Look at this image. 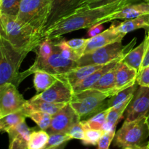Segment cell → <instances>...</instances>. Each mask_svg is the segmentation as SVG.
<instances>
[{
	"mask_svg": "<svg viewBox=\"0 0 149 149\" xmlns=\"http://www.w3.org/2000/svg\"><path fill=\"white\" fill-rule=\"evenodd\" d=\"M132 4L120 2L96 8L80 7L69 15L60 19L52 26L47 29L43 33L44 39H60L66 33L80 29H89L96 24L107 23L110 15Z\"/></svg>",
	"mask_w": 149,
	"mask_h": 149,
	"instance_id": "1",
	"label": "cell"
},
{
	"mask_svg": "<svg viewBox=\"0 0 149 149\" xmlns=\"http://www.w3.org/2000/svg\"><path fill=\"white\" fill-rule=\"evenodd\" d=\"M0 36L22 50H34L44 39L42 34L15 17L0 14Z\"/></svg>",
	"mask_w": 149,
	"mask_h": 149,
	"instance_id": "2",
	"label": "cell"
},
{
	"mask_svg": "<svg viewBox=\"0 0 149 149\" xmlns=\"http://www.w3.org/2000/svg\"><path fill=\"white\" fill-rule=\"evenodd\" d=\"M29 52L15 47L7 39L0 36V85L12 83L17 87L33 73L29 68L23 72L19 69Z\"/></svg>",
	"mask_w": 149,
	"mask_h": 149,
	"instance_id": "3",
	"label": "cell"
},
{
	"mask_svg": "<svg viewBox=\"0 0 149 149\" xmlns=\"http://www.w3.org/2000/svg\"><path fill=\"white\" fill-rule=\"evenodd\" d=\"M148 138L146 116L131 122L125 120L116 132L114 146L124 149H147Z\"/></svg>",
	"mask_w": 149,
	"mask_h": 149,
	"instance_id": "4",
	"label": "cell"
},
{
	"mask_svg": "<svg viewBox=\"0 0 149 149\" xmlns=\"http://www.w3.org/2000/svg\"><path fill=\"white\" fill-rule=\"evenodd\" d=\"M109 98V96L106 93L90 88L73 93L69 103L78 113L81 120H86L108 109Z\"/></svg>",
	"mask_w": 149,
	"mask_h": 149,
	"instance_id": "5",
	"label": "cell"
},
{
	"mask_svg": "<svg viewBox=\"0 0 149 149\" xmlns=\"http://www.w3.org/2000/svg\"><path fill=\"white\" fill-rule=\"evenodd\" d=\"M51 10V0H21L17 18L43 36Z\"/></svg>",
	"mask_w": 149,
	"mask_h": 149,
	"instance_id": "6",
	"label": "cell"
},
{
	"mask_svg": "<svg viewBox=\"0 0 149 149\" xmlns=\"http://www.w3.org/2000/svg\"><path fill=\"white\" fill-rule=\"evenodd\" d=\"M137 39H132L127 45L122 41L109 44L106 46L83 55L77 61V67L87 65H106L122 57H125L136 44Z\"/></svg>",
	"mask_w": 149,
	"mask_h": 149,
	"instance_id": "7",
	"label": "cell"
},
{
	"mask_svg": "<svg viewBox=\"0 0 149 149\" xmlns=\"http://www.w3.org/2000/svg\"><path fill=\"white\" fill-rule=\"evenodd\" d=\"M53 40V52L46 60L36 58L33 65L29 68L32 73L36 70H43L53 74H63L77 67L76 61L63 58L61 53V49Z\"/></svg>",
	"mask_w": 149,
	"mask_h": 149,
	"instance_id": "8",
	"label": "cell"
},
{
	"mask_svg": "<svg viewBox=\"0 0 149 149\" xmlns=\"http://www.w3.org/2000/svg\"><path fill=\"white\" fill-rule=\"evenodd\" d=\"M27 100L12 83L0 85V117L23 110Z\"/></svg>",
	"mask_w": 149,
	"mask_h": 149,
	"instance_id": "9",
	"label": "cell"
},
{
	"mask_svg": "<svg viewBox=\"0 0 149 149\" xmlns=\"http://www.w3.org/2000/svg\"><path fill=\"white\" fill-rule=\"evenodd\" d=\"M81 119L78 113L68 103L52 116L50 126L46 131L49 134L68 133L70 130Z\"/></svg>",
	"mask_w": 149,
	"mask_h": 149,
	"instance_id": "10",
	"label": "cell"
},
{
	"mask_svg": "<svg viewBox=\"0 0 149 149\" xmlns=\"http://www.w3.org/2000/svg\"><path fill=\"white\" fill-rule=\"evenodd\" d=\"M149 113V87L140 86L125 111V121L131 122Z\"/></svg>",
	"mask_w": 149,
	"mask_h": 149,
	"instance_id": "11",
	"label": "cell"
},
{
	"mask_svg": "<svg viewBox=\"0 0 149 149\" xmlns=\"http://www.w3.org/2000/svg\"><path fill=\"white\" fill-rule=\"evenodd\" d=\"M72 95V87L66 81L59 78L52 87L42 93H38L31 99L50 103H69Z\"/></svg>",
	"mask_w": 149,
	"mask_h": 149,
	"instance_id": "12",
	"label": "cell"
},
{
	"mask_svg": "<svg viewBox=\"0 0 149 149\" xmlns=\"http://www.w3.org/2000/svg\"><path fill=\"white\" fill-rule=\"evenodd\" d=\"M125 34L119 33L116 29V25L112 24L108 29L93 37H89L84 55L95 49L106 46L109 44L123 40Z\"/></svg>",
	"mask_w": 149,
	"mask_h": 149,
	"instance_id": "13",
	"label": "cell"
},
{
	"mask_svg": "<svg viewBox=\"0 0 149 149\" xmlns=\"http://www.w3.org/2000/svg\"><path fill=\"white\" fill-rule=\"evenodd\" d=\"M81 1V0H51L50 13L45 30L60 19L74 13L79 7Z\"/></svg>",
	"mask_w": 149,
	"mask_h": 149,
	"instance_id": "14",
	"label": "cell"
},
{
	"mask_svg": "<svg viewBox=\"0 0 149 149\" xmlns=\"http://www.w3.org/2000/svg\"><path fill=\"white\" fill-rule=\"evenodd\" d=\"M35 128H30L26 121L10 129L7 132L9 135V148L10 149H28V143L31 135Z\"/></svg>",
	"mask_w": 149,
	"mask_h": 149,
	"instance_id": "15",
	"label": "cell"
},
{
	"mask_svg": "<svg viewBox=\"0 0 149 149\" xmlns=\"http://www.w3.org/2000/svg\"><path fill=\"white\" fill-rule=\"evenodd\" d=\"M138 72L136 69L120 61L117 64L116 72V87L114 95L137 83Z\"/></svg>",
	"mask_w": 149,
	"mask_h": 149,
	"instance_id": "16",
	"label": "cell"
},
{
	"mask_svg": "<svg viewBox=\"0 0 149 149\" xmlns=\"http://www.w3.org/2000/svg\"><path fill=\"white\" fill-rule=\"evenodd\" d=\"M106 65H87L78 66L65 74H57V75L60 79L66 81L73 88V87L77 83Z\"/></svg>",
	"mask_w": 149,
	"mask_h": 149,
	"instance_id": "17",
	"label": "cell"
},
{
	"mask_svg": "<svg viewBox=\"0 0 149 149\" xmlns=\"http://www.w3.org/2000/svg\"><path fill=\"white\" fill-rule=\"evenodd\" d=\"M147 14H149V3L144 1L140 4H131L110 15L107 18V23L119 19L127 20Z\"/></svg>",
	"mask_w": 149,
	"mask_h": 149,
	"instance_id": "18",
	"label": "cell"
},
{
	"mask_svg": "<svg viewBox=\"0 0 149 149\" xmlns=\"http://www.w3.org/2000/svg\"><path fill=\"white\" fill-rule=\"evenodd\" d=\"M67 103H50L43 100H34L30 99L27 100L23 111L26 116L28 113L32 111L45 112L53 116Z\"/></svg>",
	"mask_w": 149,
	"mask_h": 149,
	"instance_id": "19",
	"label": "cell"
},
{
	"mask_svg": "<svg viewBox=\"0 0 149 149\" xmlns=\"http://www.w3.org/2000/svg\"><path fill=\"white\" fill-rule=\"evenodd\" d=\"M124 57L122 58H119L118 59L115 60V61H112V62L106 64V65H104L103 67H102L100 69L97 70L96 71H95L94 73H93L92 74H90V76H88L87 77H86L85 79H84L83 80H81V81H79V83H77V84L73 87V93H77V92L82 91V90H87V89H90L102 77V76L103 74H106L108 71L111 69V68H113L115 65L118 63L120 61H122Z\"/></svg>",
	"mask_w": 149,
	"mask_h": 149,
	"instance_id": "20",
	"label": "cell"
},
{
	"mask_svg": "<svg viewBox=\"0 0 149 149\" xmlns=\"http://www.w3.org/2000/svg\"><path fill=\"white\" fill-rule=\"evenodd\" d=\"M117 64L108 71L106 74H103L101 78L91 88L106 93L109 97L113 96L114 95V90L116 87V72Z\"/></svg>",
	"mask_w": 149,
	"mask_h": 149,
	"instance_id": "21",
	"label": "cell"
},
{
	"mask_svg": "<svg viewBox=\"0 0 149 149\" xmlns=\"http://www.w3.org/2000/svg\"><path fill=\"white\" fill-rule=\"evenodd\" d=\"M140 29H146V31L149 30V14L127 19L117 26L116 25V29L117 31L125 35L127 33Z\"/></svg>",
	"mask_w": 149,
	"mask_h": 149,
	"instance_id": "22",
	"label": "cell"
},
{
	"mask_svg": "<svg viewBox=\"0 0 149 149\" xmlns=\"http://www.w3.org/2000/svg\"><path fill=\"white\" fill-rule=\"evenodd\" d=\"M58 79L59 78L57 74H51L43 70H36L33 72V87L37 94L49 89Z\"/></svg>",
	"mask_w": 149,
	"mask_h": 149,
	"instance_id": "23",
	"label": "cell"
},
{
	"mask_svg": "<svg viewBox=\"0 0 149 149\" xmlns=\"http://www.w3.org/2000/svg\"><path fill=\"white\" fill-rule=\"evenodd\" d=\"M131 100H127V101L125 102L124 103L119 105V106L110 108L107 119H106V122H105L103 129H102L104 132L116 131V125L122 118L123 114H125V111H126L129 103H130Z\"/></svg>",
	"mask_w": 149,
	"mask_h": 149,
	"instance_id": "24",
	"label": "cell"
},
{
	"mask_svg": "<svg viewBox=\"0 0 149 149\" xmlns=\"http://www.w3.org/2000/svg\"><path fill=\"white\" fill-rule=\"evenodd\" d=\"M144 50L145 44L143 41L141 42V45L135 48H132L129 52H127L123 58L122 61L138 71L143 61Z\"/></svg>",
	"mask_w": 149,
	"mask_h": 149,
	"instance_id": "25",
	"label": "cell"
},
{
	"mask_svg": "<svg viewBox=\"0 0 149 149\" xmlns=\"http://www.w3.org/2000/svg\"><path fill=\"white\" fill-rule=\"evenodd\" d=\"M27 116L23 110L9 113L0 117V130L3 132H7L10 129L26 121Z\"/></svg>",
	"mask_w": 149,
	"mask_h": 149,
	"instance_id": "26",
	"label": "cell"
},
{
	"mask_svg": "<svg viewBox=\"0 0 149 149\" xmlns=\"http://www.w3.org/2000/svg\"><path fill=\"white\" fill-rule=\"evenodd\" d=\"M139 87L138 83H135L134 85L116 93L114 95L111 96L108 99V106L109 108L114 107V106H119L122 104L127 100H131L133 97L134 94L136 92L137 89Z\"/></svg>",
	"mask_w": 149,
	"mask_h": 149,
	"instance_id": "27",
	"label": "cell"
},
{
	"mask_svg": "<svg viewBox=\"0 0 149 149\" xmlns=\"http://www.w3.org/2000/svg\"><path fill=\"white\" fill-rule=\"evenodd\" d=\"M49 138V134L46 130L40 129V130L36 131L35 130L29 138L28 149H45Z\"/></svg>",
	"mask_w": 149,
	"mask_h": 149,
	"instance_id": "28",
	"label": "cell"
},
{
	"mask_svg": "<svg viewBox=\"0 0 149 149\" xmlns=\"http://www.w3.org/2000/svg\"><path fill=\"white\" fill-rule=\"evenodd\" d=\"M110 108L105 109L95 115L90 117V119L82 120L84 122V127L86 129H95V130H102L103 127L107 119Z\"/></svg>",
	"mask_w": 149,
	"mask_h": 149,
	"instance_id": "29",
	"label": "cell"
},
{
	"mask_svg": "<svg viewBox=\"0 0 149 149\" xmlns=\"http://www.w3.org/2000/svg\"><path fill=\"white\" fill-rule=\"evenodd\" d=\"M73 138L68 133H52L49 134V141L45 149H56L64 147L68 141Z\"/></svg>",
	"mask_w": 149,
	"mask_h": 149,
	"instance_id": "30",
	"label": "cell"
},
{
	"mask_svg": "<svg viewBox=\"0 0 149 149\" xmlns=\"http://www.w3.org/2000/svg\"><path fill=\"white\" fill-rule=\"evenodd\" d=\"M27 117L33 120L43 130H47L49 127L52 119V115L42 111L30 112L28 113Z\"/></svg>",
	"mask_w": 149,
	"mask_h": 149,
	"instance_id": "31",
	"label": "cell"
},
{
	"mask_svg": "<svg viewBox=\"0 0 149 149\" xmlns=\"http://www.w3.org/2000/svg\"><path fill=\"white\" fill-rule=\"evenodd\" d=\"M21 0H1L0 1V14L17 17L20 10Z\"/></svg>",
	"mask_w": 149,
	"mask_h": 149,
	"instance_id": "32",
	"label": "cell"
},
{
	"mask_svg": "<svg viewBox=\"0 0 149 149\" xmlns=\"http://www.w3.org/2000/svg\"><path fill=\"white\" fill-rule=\"evenodd\" d=\"M53 40L49 38H45L42 40L36 50V58L39 59L46 60L53 52Z\"/></svg>",
	"mask_w": 149,
	"mask_h": 149,
	"instance_id": "33",
	"label": "cell"
},
{
	"mask_svg": "<svg viewBox=\"0 0 149 149\" xmlns=\"http://www.w3.org/2000/svg\"><path fill=\"white\" fill-rule=\"evenodd\" d=\"M138 1V0H83L80 3L79 8L80 7L96 8V7H103V6L120 2H130L134 4Z\"/></svg>",
	"mask_w": 149,
	"mask_h": 149,
	"instance_id": "34",
	"label": "cell"
},
{
	"mask_svg": "<svg viewBox=\"0 0 149 149\" xmlns=\"http://www.w3.org/2000/svg\"><path fill=\"white\" fill-rule=\"evenodd\" d=\"M104 131L103 130L86 129L84 138L81 143L85 146H97L99 140L100 139Z\"/></svg>",
	"mask_w": 149,
	"mask_h": 149,
	"instance_id": "35",
	"label": "cell"
},
{
	"mask_svg": "<svg viewBox=\"0 0 149 149\" xmlns=\"http://www.w3.org/2000/svg\"><path fill=\"white\" fill-rule=\"evenodd\" d=\"M55 41L56 45L61 49V53L63 58L76 61V62L79 59V56L77 55V52L67 45L66 41L64 40V39L59 40V39H55Z\"/></svg>",
	"mask_w": 149,
	"mask_h": 149,
	"instance_id": "36",
	"label": "cell"
},
{
	"mask_svg": "<svg viewBox=\"0 0 149 149\" xmlns=\"http://www.w3.org/2000/svg\"><path fill=\"white\" fill-rule=\"evenodd\" d=\"M89 38L87 39H73L71 40L66 41V43L70 47L72 48L77 55L81 58L83 55H84V49H85L86 46L87 45V42H88Z\"/></svg>",
	"mask_w": 149,
	"mask_h": 149,
	"instance_id": "37",
	"label": "cell"
},
{
	"mask_svg": "<svg viewBox=\"0 0 149 149\" xmlns=\"http://www.w3.org/2000/svg\"><path fill=\"white\" fill-rule=\"evenodd\" d=\"M68 134L71 136L73 139H77L82 141L84 138L85 135V127L82 120L77 122L72 128L69 130Z\"/></svg>",
	"mask_w": 149,
	"mask_h": 149,
	"instance_id": "38",
	"label": "cell"
},
{
	"mask_svg": "<svg viewBox=\"0 0 149 149\" xmlns=\"http://www.w3.org/2000/svg\"><path fill=\"white\" fill-rule=\"evenodd\" d=\"M116 131L113 132H104L100 139L97 143V148L99 149H108L110 147L111 143L114 139Z\"/></svg>",
	"mask_w": 149,
	"mask_h": 149,
	"instance_id": "39",
	"label": "cell"
},
{
	"mask_svg": "<svg viewBox=\"0 0 149 149\" xmlns=\"http://www.w3.org/2000/svg\"><path fill=\"white\" fill-rule=\"evenodd\" d=\"M137 83L140 86L149 87V65L138 71Z\"/></svg>",
	"mask_w": 149,
	"mask_h": 149,
	"instance_id": "40",
	"label": "cell"
},
{
	"mask_svg": "<svg viewBox=\"0 0 149 149\" xmlns=\"http://www.w3.org/2000/svg\"><path fill=\"white\" fill-rule=\"evenodd\" d=\"M143 41L144 44H145V50H144L143 61L142 65H141L140 69L149 65V30L147 31V33Z\"/></svg>",
	"mask_w": 149,
	"mask_h": 149,
	"instance_id": "41",
	"label": "cell"
},
{
	"mask_svg": "<svg viewBox=\"0 0 149 149\" xmlns=\"http://www.w3.org/2000/svg\"><path fill=\"white\" fill-rule=\"evenodd\" d=\"M103 24H96L92 27L89 28V30L87 31V35L89 37H93L96 36L103 31Z\"/></svg>",
	"mask_w": 149,
	"mask_h": 149,
	"instance_id": "42",
	"label": "cell"
},
{
	"mask_svg": "<svg viewBox=\"0 0 149 149\" xmlns=\"http://www.w3.org/2000/svg\"><path fill=\"white\" fill-rule=\"evenodd\" d=\"M146 122H147V125H148V129H149V113H148V116H146Z\"/></svg>",
	"mask_w": 149,
	"mask_h": 149,
	"instance_id": "43",
	"label": "cell"
},
{
	"mask_svg": "<svg viewBox=\"0 0 149 149\" xmlns=\"http://www.w3.org/2000/svg\"><path fill=\"white\" fill-rule=\"evenodd\" d=\"M144 1H146V2H148V3H149V0H143Z\"/></svg>",
	"mask_w": 149,
	"mask_h": 149,
	"instance_id": "44",
	"label": "cell"
},
{
	"mask_svg": "<svg viewBox=\"0 0 149 149\" xmlns=\"http://www.w3.org/2000/svg\"><path fill=\"white\" fill-rule=\"evenodd\" d=\"M147 149H149V141H148V146H147Z\"/></svg>",
	"mask_w": 149,
	"mask_h": 149,
	"instance_id": "45",
	"label": "cell"
},
{
	"mask_svg": "<svg viewBox=\"0 0 149 149\" xmlns=\"http://www.w3.org/2000/svg\"><path fill=\"white\" fill-rule=\"evenodd\" d=\"M81 1H83V0H81Z\"/></svg>",
	"mask_w": 149,
	"mask_h": 149,
	"instance_id": "46",
	"label": "cell"
}]
</instances>
